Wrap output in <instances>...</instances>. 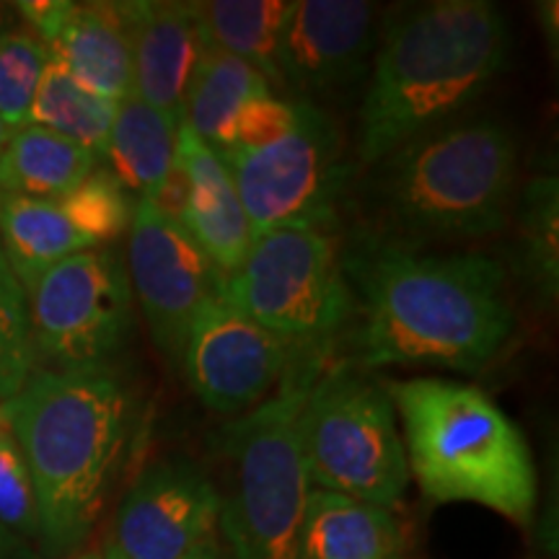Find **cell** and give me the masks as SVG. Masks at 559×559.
Instances as JSON below:
<instances>
[{"label": "cell", "mask_w": 559, "mask_h": 559, "mask_svg": "<svg viewBox=\"0 0 559 559\" xmlns=\"http://www.w3.org/2000/svg\"><path fill=\"white\" fill-rule=\"evenodd\" d=\"M355 298L360 368H443L477 376L515 332L506 267L485 251L432 254L386 236H358L342 251Z\"/></svg>", "instance_id": "1"}, {"label": "cell", "mask_w": 559, "mask_h": 559, "mask_svg": "<svg viewBox=\"0 0 559 559\" xmlns=\"http://www.w3.org/2000/svg\"><path fill=\"white\" fill-rule=\"evenodd\" d=\"M508 19L487 0H436L391 13L376 41L355 156L376 166L407 140L451 122L498 79Z\"/></svg>", "instance_id": "2"}, {"label": "cell", "mask_w": 559, "mask_h": 559, "mask_svg": "<svg viewBox=\"0 0 559 559\" xmlns=\"http://www.w3.org/2000/svg\"><path fill=\"white\" fill-rule=\"evenodd\" d=\"M0 423L29 466L39 513V549L70 557L99 519L132 423V396L115 370L37 368Z\"/></svg>", "instance_id": "3"}, {"label": "cell", "mask_w": 559, "mask_h": 559, "mask_svg": "<svg viewBox=\"0 0 559 559\" xmlns=\"http://www.w3.org/2000/svg\"><path fill=\"white\" fill-rule=\"evenodd\" d=\"M386 391L404 423L409 474L430 500L477 502L531 526L536 508L531 449L485 391L432 376L394 381Z\"/></svg>", "instance_id": "4"}, {"label": "cell", "mask_w": 559, "mask_h": 559, "mask_svg": "<svg viewBox=\"0 0 559 559\" xmlns=\"http://www.w3.org/2000/svg\"><path fill=\"white\" fill-rule=\"evenodd\" d=\"M383 223L415 239H479L506 226L519 177L508 124L469 117L438 124L370 166Z\"/></svg>", "instance_id": "5"}, {"label": "cell", "mask_w": 559, "mask_h": 559, "mask_svg": "<svg viewBox=\"0 0 559 559\" xmlns=\"http://www.w3.org/2000/svg\"><path fill=\"white\" fill-rule=\"evenodd\" d=\"M326 353H309L270 400L218 432L230 489L221 528L234 559H300V528L311 485L298 443V409Z\"/></svg>", "instance_id": "6"}, {"label": "cell", "mask_w": 559, "mask_h": 559, "mask_svg": "<svg viewBox=\"0 0 559 559\" xmlns=\"http://www.w3.org/2000/svg\"><path fill=\"white\" fill-rule=\"evenodd\" d=\"M298 443L311 489L383 510L409 485L404 438L386 386L358 362L321 366L298 409Z\"/></svg>", "instance_id": "7"}, {"label": "cell", "mask_w": 559, "mask_h": 559, "mask_svg": "<svg viewBox=\"0 0 559 559\" xmlns=\"http://www.w3.org/2000/svg\"><path fill=\"white\" fill-rule=\"evenodd\" d=\"M221 293L254 324L309 353H326L355 317L342 251L324 228L257 236L239 267L223 275Z\"/></svg>", "instance_id": "8"}, {"label": "cell", "mask_w": 559, "mask_h": 559, "mask_svg": "<svg viewBox=\"0 0 559 559\" xmlns=\"http://www.w3.org/2000/svg\"><path fill=\"white\" fill-rule=\"evenodd\" d=\"M247 210L251 236L277 228H330L349 166L342 138L311 99H298L296 120L277 140L251 151L218 153Z\"/></svg>", "instance_id": "9"}, {"label": "cell", "mask_w": 559, "mask_h": 559, "mask_svg": "<svg viewBox=\"0 0 559 559\" xmlns=\"http://www.w3.org/2000/svg\"><path fill=\"white\" fill-rule=\"evenodd\" d=\"M26 298L41 368H104L128 345L135 298L124 260L111 249L81 251L52 264Z\"/></svg>", "instance_id": "10"}, {"label": "cell", "mask_w": 559, "mask_h": 559, "mask_svg": "<svg viewBox=\"0 0 559 559\" xmlns=\"http://www.w3.org/2000/svg\"><path fill=\"white\" fill-rule=\"evenodd\" d=\"M298 360L300 349L243 317L218 290L194 313L179 362L210 412L241 417L270 400Z\"/></svg>", "instance_id": "11"}, {"label": "cell", "mask_w": 559, "mask_h": 559, "mask_svg": "<svg viewBox=\"0 0 559 559\" xmlns=\"http://www.w3.org/2000/svg\"><path fill=\"white\" fill-rule=\"evenodd\" d=\"M128 277L151 340L169 360H181L194 313L221 290L223 272L156 202L132 205Z\"/></svg>", "instance_id": "12"}, {"label": "cell", "mask_w": 559, "mask_h": 559, "mask_svg": "<svg viewBox=\"0 0 559 559\" xmlns=\"http://www.w3.org/2000/svg\"><path fill=\"white\" fill-rule=\"evenodd\" d=\"M223 495L190 459H160L120 502L111 544L122 559H190L213 544Z\"/></svg>", "instance_id": "13"}, {"label": "cell", "mask_w": 559, "mask_h": 559, "mask_svg": "<svg viewBox=\"0 0 559 559\" xmlns=\"http://www.w3.org/2000/svg\"><path fill=\"white\" fill-rule=\"evenodd\" d=\"M376 50V5L360 0H293L277 45L283 86L332 96L366 79Z\"/></svg>", "instance_id": "14"}, {"label": "cell", "mask_w": 559, "mask_h": 559, "mask_svg": "<svg viewBox=\"0 0 559 559\" xmlns=\"http://www.w3.org/2000/svg\"><path fill=\"white\" fill-rule=\"evenodd\" d=\"M156 205L190 234L223 275L239 267L254 241L226 164L187 124H179L177 166Z\"/></svg>", "instance_id": "15"}, {"label": "cell", "mask_w": 559, "mask_h": 559, "mask_svg": "<svg viewBox=\"0 0 559 559\" xmlns=\"http://www.w3.org/2000/svg\"><path fill=\"white\" fill-rule=\"evenodd\" d=\"M132 52V94L174 124H185V99L200 32L190 3L130 0L115 3Z\"/></svg>", "instance_id": "16"}, {"label": "cell", "mask_w": 559, "mask_h": 559, "mask_svg": "<svg viewBox=\"0 0 559 559\" xmlns=\"http://www.w3.org/2000/svg\"><path fill=\"white\" fill-rule=\"evenodd\" d=\"M55 60L81 83L111 102L132 96V52L115 3H70L45 41Z\"/></svg>", "instance_id": "17"}, {"label": "cell", "mask_w": 559, "mask_h": 559, "mask_svg": "<svg viewBox=\"0 0 559 559\" xmlns=\"http://www.w3.org/2000/svg\"><path fill=\"white\" fill-rule=\"evenodd\" d=\"M0 247L24 290L52 264L102 249L68 194L58 200L0 194Z\"/></svg>", "instance_id": "18"}, {"label": "cell", "mask_w": 559, "mask_h": 559, "mask_svg": "<svg viewBox=\"0 0 559 559\" xmlns=\"http://www.w3.org/2000/svg\"><path fill=\"white\" fill-rule=\"evenodd\" d=\"M300 559H402L400 521L391 510L311 489Z\"/></svg>", "instance_id": "19"}, {"label": "cell", "mask_w": 559, "mask_h": 559, "mask_svg": "<svg viewBox=\"0 0 559 559\" xmlns=\"http://www.w3.org/2000/svg\"><path fill=\"white\" fill-rule=\"evenodd\" d=\"M177 132L169 117L140 102L135 94L120 102L104 158L111 177L128 192L156 202L166 192L177 166Z\"/></svg>", "instance_id": "20"}, {"label": "cell", "mask_w": 559, "mask_h": 559, "mask_svg": "<svg viewBox=\"0 0 559 559\" xmlns=\"http://www.w3.org/2000/svg\"><path fill=\"white\" fill-rule=\"evenodd\" d=\"M99 169L94 153L58 135L26 124L13 132L0 153V194L34 200L66 198Z\"/></svg>", "instance_id": "21"}, {"label": "cell", "mask_w": 559, "mask_h": 559, "mask_svg": "<svg viewBox=\"0 0 559 559\" xmlns=\"http://www.w3.org/2000/svg\"><path fill=\"white\" fill-rule=\"evenodd\" d=\"M267 91L272 83L260 70L200 37V52L187 83L185 124L218 151L226 145L239 111Z\"/></svg>", "instance_id": "22"}, {"label": "cell", "mask_w": 559, "mask_h": 559, "mask_svg": "<svg viewBox=\"0 0 559 559\" xmlns=\"http://www.w3.org/2000/svg\"><path fill=\"white\" fill-rule=\"evenodd\" d=\"M190 5L202 39L249 62L275 86H283L277 73V45L290 3L285 0H210V3Z\"/></svg>", "instance_id": "23"}, {"label": "cell", "mask_w": 559, "mask_h": 559, "mask_svg": "<svg viewBox=\"0 0 559 559\" xmlns=\"http://www.w3.org/2000/svg\"><path fill=\"white\" fill-rule=\"evenodd\" d=\"M559 179L539 174L523 187L515 226L513 270L542 304H555L559 290Z\"/></svg>", "instance_id": "24"}, {"label": "cell", "mask_w": 559, "mask_h": 559, "mask_svg": "<svg viewBox=\"0 0 559 559\" xmlns=\"http://www.w3.org/2000/svg\"><path fill=\"white\" fill-rule=\"evenodd\" d=\"M117 107L120 102L104 99L94 91L83 88L50 55L37 96H34L29 124L58 132V135L83 145L96 158H104Z\"/></svg>", "instance_id": "25"}, {"label": "cell", "mask_w": 559, "mask_h": 559, "mask_svg": "<svg viewBox=\"0 0 559 559\" xmlns=\"http://www.w3.org/2000/svg\"><path fill=\"white\" fill-rule=\"evenodd\" d=\"M37 368L29 298L0 247V404L9 402Z\"/></svg>", "instance_id": "26"}, {"label": "cell", "mask_w": 559, "mask_h": 559, "mask_svg": "<svg viewBox=\"0 0 559 559\" xmlns=\"http://www.w3.org/2000/svg\"><path fill=\"white\" fill-rule=\"evenodd\" d=\"M50 50L32 32H0V122L19 132L32 122V104Z\"/></svg>", "instance_id": "27"}, {"label": "cell", "mask_w": 559, "mask_h": 559, "mask_svg": "<svg viewBox=\"0 0 559 559\" xmlns=\"http://www.w3.org/2000/svg\"><path fill=\"white\" fill-rule=\"evenodd\" d=\"M0 523L26 542L39 539L37 495L24 453L11 430L0 423Z\"/></svg>", "instance_id": "28"}, {"label": "cell", "mask_w": 559, "mask_h": 559, "mask_svg": "<svg viewBox=\"0 0 559 559\" xmlns=\"http://www.w3.org/2000/svg\"><path fill=\"white\" fill-rule=\"evenodd\" d=\"M296 107L298 99H285V96L272 94V91L257 96V99H251L247 107L239 111L234 128H230L226 145L215 153L251 151L272 143V140L283 135V132L293 124V120H296Z\"/></svg>", "instance_id": "29"}, {"label": "cell", "mask_w": 559, "mask_h": 559, "mask_svg": "<svg viewBox=\"0 0 559 559\" xmlns=\"http://www.w3.org/2000/svg\"><path fill=\"white\" fill-rule=\"evenodd\" d=\"M0 559H39V551L32 542L0 523Z\"/></svg>", "instance_id": "30"}, {"label": "cell", "mask_w": 559, "mask_h": 559, "mask_svg": "<svg viewBox=\"0 0 559 559\" xmlns=\"http://www.w3.org/2000/svg\"><path fill=\"white\" fill-rule=\"evenodd\" d=\"M539 9L544 32L551 34V47H557V3H542Z\"/></svg>", "instance_id": "31"}, {"label": "cell", "mask_w": 559, "mask_h": 559, "mask_svg": "<svg viewBox=\"0 0 559 559\" xmlns=\"http://www.w3.org/2000/svg\"><path fill=\"white\" fill-rule=\"evenodd\" d=\"M190 559H221V555H218V549H215V544H210V547L194 551Z\"/></svg>", "instance_id": "32"}, {"label": "cell", "mask_w": 559, "mask_h": 559, "mask_svg": "<svg viewBox=\"0 0 559 559\" xmlns=\"http://www.w3.org/2000/svg\"><path fill=\"white\" fill-rule=\"evenodd\" d=\"M68 559H104V549H86V551H75Z\"/></svg>", "instance_id": "33"}, {"label": "cell", "mask_w": 559, "mask_h": 559, "mask_svg": "<svg viewBox=\"0 0 559 559\" xmlns=\"http://www.w3.org/2000/svg\"><path fill=\"white\" fill-rule=\"evenodd\" d=\"M104 559H122L120 551H117V547L111 542H107V547H104Z\"/></svg>", "instance_id": "34"}, {"label": "cell", "mask_w": 559, "mask_h": 559, "mask_svg": "<svg viewBox=\"0 0 559 559\" xmlns=\"http://www.w3.org/2000/svg\"><path fill=\"white\" fill-rule=\"evenodd\" d=\"M9 140H11V132H9V128H5L3 122H0V153H3L5 143H9Z\"/></svg>", "instance_id": "35"}]
</instances>
